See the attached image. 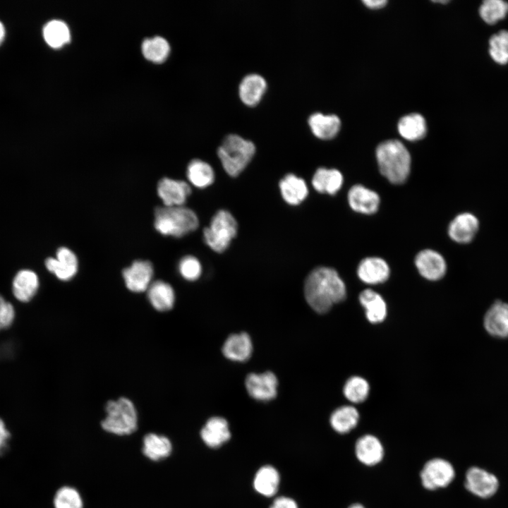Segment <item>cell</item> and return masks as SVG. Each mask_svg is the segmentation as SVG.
<instances>
[{"label":"cell","mask_w":508,"mask_h":508,"mask_svg":"<svg viewBox=\"0 0 508 508\" xmlns=\"http://www.w3.org/2000/svg\"><path fill=\"white\" fill-rule=\"evenodd\" d=\"M415 265L423 277L431 281L442 279L447 272L445 259L432 249L420 251L415 258Z\"/></svg>","instance_id":"cell-13"},{"label":"cell","mask_w":508,"mask_h":508,"mask_svg":"<svg viewBox=\"0 0 508 508\" xmlns=\"http://www.w3.org/2000/svg\"><path fill=\"white\" fill-rule=\"evenodd\" d=\"M147 291V298L155 310L167 311L174 306L175 293L169 284L157 280L151 283Z\"/></svg>","instance_id":"cell-24"},{"label":"cell","mask_w":508,"mask_h":508,"mask_svg":"<svg viewBox=\"0 0 508 508\" xmlns=\"http://www.w3.org/2000/svg\"><path fill=\"white\" fill-rule=\"evenodd\" d=\"M40 286L37 274L29 269L19 270L12 281V292L14 297L22 303L32 300Z\"/></svg>","instance_id":"cell-18"},{"label":"cell","mask_w":508,"mask_h":508,"mask_svg":"<svg viewBox=\"0 0 508 508\" xmlns=\"http://www.w3.org/2000/svg\"><path fill=\"white\" fill-rule=\"evenodd\" d=\"M279 482V476L277 471L271 466H265L256 473L253 485L260 494L271 497L277 492Z\"/></svg>","instance_id":"cell-32"},{"label":"cell","mask_w":508,"mask_h":508,"mask_svg":"<svg viewBox=\"0 0 508 508\" xmlns=\"http://www.w3.org/2000/svg\"><path fill=\"white\" fill-rule=\"evenodd\" d=\"M222 350L226 358L233 361L243 362L250 357L253 344L247 333L233 334L227 337Z\"/></svg>","instance_id":"cell-19"},{"label":"cell","mask_w":508,"mask_h":508,"mask_svg":"<svg viewBox=\"0 0 508 508\" xmlns=\"http://www.w3.org/2000/svg\"><path fill=\"white\" fill-rule=\"evenodd\" d=\"M15 318V310L11 303L0 295V330L9 327Z\"/></svg>","instance_id":"cell-40"},{"label":"cell","mask_w":508,"mask_h":508,"mask_svg":"<svg viewBox=\"0 0 508 508\" xmlns=\"http://www.w3.org/2000/svg\"><path fill=\"white\" fill-rule=\"evenodd\" d=\"M266 87V80L262 75L258 73L248 74L239 84V97L246 104L255 105L261 99Z\"/></svg>","instance_id":"cell-23"},{"label":"cell","mask_w":508,"mask_h":508,"mask_svg":"<svg viewBox=\"0 0 508 508\" xmlns=\"http://www.w3.org/2000/svg\"><path fill=\"white\" fill-rule=\"evenodd\" d=\"M186 175L190 183L199 188L210 186L214 180L212 167L208 163L198 159H193L188 164Z\"/></svg>","instance_id":"cell-29"},{"label":"cell","mask_w":508,"mask_h":508,"mask_svg":"<svg viewBox=\"0 0 508 508\" xmlns=\"http://www.w3.org/2000/svg\"><path fill=\"white\" fill-rule=\"evenodd\" d=\"M359 279L368 284H377L385 282L389 277L390 269L387 262L378 257L363 259L357 268Z\"/></svg>","instance_id":"cell-17"},{"label":"cell","mask_w":508,"mask_h":508,"mask_svg":"<svg viewBox=\"0 0 508 508\" xmlns=\"http://www.w3.org/2000/svg\"><path fill=\"white\" fill-rule=\"evenodd\" d=\"M358 419L359 414L356 408L351 406H342L332 412L329 422L336 432L344 434L356 426Z\"/></svg>","instance_id":"cell-30"},{"label":"cell","mask_w":508,"mask_h":508,"mask_svg":"<svg viewBox=\"0 0 508 508\" xmlns=\"http://www.w3.org/2000/svg\"><path fill=\"white\" fill-rule=\"evenodd\" d=\"M369 389V385L364 378L353 376L346 382L343 391L349 401L353 403H361L367 399Z\"/></svg>","instance_id":"cell-37"},{"label":"cell","mask_w":508,"mask_h":508,"mask_svg":"<svg viewBox=\"0 0 508 508\" xmlns=\"http://www.w3.org/2000/svg\"><path fill=\"white\" fill-rule=\"evenodd\" d=\"M466 488L480 498H488L497 492L499 487L497 478L492 473L479 467L468 469L465 480Z\"/></svg>","instance_id":"cell-8"},{"label":"cell","mask_w":508,"mask_h":508,"mask_svg":"<svg viewBox=\"0 0 508 508\" xmlns=\"http://www.w3.org/2000/svg\"><path fill=\"white\" fill-rule=\"evenodd\" d=\"M172 451V445L169 438L155 433L145 435L142 452L149 459L159 461L168 457Z\"/></svg>","instance_id":"cell-27"},{"label":"cell","mask_w":508,"mask_h":508,"mask_svg":"<svg viewBox=\"0 0 508 508\" xmlns=\"http://www.w3.org/2000/svg\"><path fill=\"white\" fill-rule=\"evenodd\" d=\"M342 183L343 176L335 169L320 167L315 171L312 179L313 187L320 193L334 195L339 190Z\"/></svg>","instance_id":"cell-25"},{"label":"cell","mask_w":508,"mask_h":508,"mask_svg":"<svg viewBox=\"0 0 508 508\" xmlns=\"http://www.w3.org/2000/svg\"><path fill=\"white\" fill-rule=\"evenodd\" d=\"M349 508H364V507L361 504H353L351 505Z\"/></svg>","instance_id":"cell-45"},{"label":"cell","mask_w":508,"mask_h":508,"mask_svg":"<svg viewBox=\"0 0 508 508\" xmlns=\"http://www.w3.org/2000/svg\"><path fill=\"white\" fill-rule=\"evenodd\" d=\"M190 193V186L184 181L165 177L157 184V194L166 207L183 206Z\"/></svg>","instance_id":"cell-15"},{"label":"cell","mask_w":508,"mask_h":508,"mask_svg":"<svg viewBox=\"0 0 508 508\" xmlns=\"http://www.w3.org/2000/svg\"><path fill=\"white\" fill-rule=\"evenodd\" d=\"M179 271L181 277L188 281L198 279L202 272V267L199 260L191 255L181 259L179 263Z\"/></svg>","instance_id":"cell-39"},{"label":"cell","mask_w":508,"mask_h":508,"mask_svg":"<svg viewBox=\"0 0 508 508\" xmlns=\"http://www.w3.org/2000/svg\"><path fill=\"white\" fill-rule=\"evenodd\" d=\"M358 459L367 466L378 464L383 458L384 449L380 440L371 435L360 437L355 447Z\"/></svg>","instance_id":"cell-22"},{"label":"cell","mask_w":508,"mask_h":508,"mask_svg":"<svg viewBox=\"0 0 508 508\" xmlns=\"http://www.w3.org/2000/svg\"><path fill=\"white\" fill-rule=\"evenodd\" d=\"M10 437L11 434L6 428L4 422L0 418V454L6 452Z\"/></svg>","instance_id":"cell-41"},{"label":"cell","mask_w":508,"mask_h":508,"mask_svg":"<svg viewBox=\"0 0 508 508\" xmlns=\"http://www.w3.org/2000/svg\"><path fill=\"white\" fill-rule=\"evenodd\" d=\"M255 152L253 142L237 134H229L218 147L217 155L224 171L232 177L238 176Z\"/></svg>","instance_id":"cell-4"},{"label":"cell","mask_w":508,"mask_h":508,"mask_svg":"<svg viewBox=\"0 0 508 508\" xmlns=\"http://www.w3.org/2000/svg\"><path fill=\"white\" fill-rule=\"evenodd\" d=\"M478 13L485 23L494 25L507 15L508 2L503 0H485L480 4Z\"/></svg>","instance_id":"cell-34"},{"label":"cell","mask_w":508,"mask_h":508,"mask_svg":"<svg viewBox=\"0 0 508 508\" xmlns=\"http://www.w3.org/2000/svg\"><path fill=\"white\" fill-rule=\"evenodd\" d=\"M398 131L404 138L411 141L418 140L425 135L426 123L421 114H410L399 120Z\"/></svg>","instance_id":"cell-31"},{"label":"cell","mask_w":508,"mask_h":508,"mask_svg":"<svg viewBox=\"0 0 508 508\" xmlns=\"http://www.w3.org/2000/svg\"><path fill=\"white\" fill-rule=\"evenodd\" d=\"M483 327L495 338H508V303L497 300L492 303L484 315Z\"/></svg>","instance_id":"cell-12"},{"label":"cell","mask_w":508,"mask_h":508,"mask_svg":"<svg viewBox=\"0 0 508 508\" xmlns=\"http://www.w3.org/2000/svg\"><path fill=\"white\" fill-rule=\"evenodd\" d=\"M308 124L313 134L321 139H331L339 131L340 119L334 114L324 115L314 113L308 119Z\"/></svg>","instance_id":"cell-28"},{"label":"cell","mask_w":508,"mask_h":508,"mask_svg":"<svg viewBox=\"0 0 508 508\" xmlns=\"http://www.w3.org/2000/svg\"><path fill=\"white\" fill-rule=\"evenodd\" d=\"M279 187L283 199L291 205H299L308 194L306 181L294 174H286L279 181Z\"/></svg>","instance_id":"cell-21"},{"label":"cell","mask_w":508,"mask_h":508,"mask_svg":"<svg viewBox=\"0 0 508 508\" xmlns=\"http://www.w3.org/2000/svg\"><path fill=\"white\" fill-rule=\"evenodd\" d=\"M454 476V468L449 461L436 458L424 465L421 472V480L425 488L435 490L449 485Z\"/></svg>","instance_id":"cell-7"},{"label":"cell","mask_w":508,"mask_h":508,"mask_svg":"<svg viewBox=\"0 0 508 508\" xmlns=\"http://www.w3.org/2000/svg\"><path fill=\"white\" fill-rule=\"evenodd\" d=\"M359 301L365 310V315L369 322L378 323L385 319L387 306L378 293L370 289H365L359 295Z\"/></svg>","instance_id":"cell-26"},{"label":"cell","mask_w":508,"mask_h":508,"mask_svg":"<svg viewBox=\"0 0 508 508\" xmlns=\"http://www.w3.org/2000/svg\"><path fill=\"white\" fill-rule=\"evenodd\" d=\"M155 229L162 235L182 237L198 226V218L190 208L183 206L158 207L155 210Z\"/></svg>","instance_id":"cell-3"},{"label":"cell","mask_w":508,"mask_h":508,"mask_svg":"<svg viewBox=\"0 0 508 508\" xmlns=\"http://www.w3.org/2000/svg\"><path fill=\"white\" fill-rule=\"evenodd\" d=\"M488 52L497 64H508V30H502L493 34L488 41Z\"/></svg>","instance_id":"cell-36"},{"label":"cell","mask_w":508,"mask_h":508,"mask_svg":"<svg viewBox=\"0 0 508 508\" xmlns=\"http://www.w3.org/2000/svg\"><path fill=\"white\" fill-rule=\"evenodd\" d=\"M5 36V28L2 23L0 21V44L4 40Z\"/></svg>","instance_id":"cell-44"},{"label":"cell","mask_w":508,"mask_h":508,"mask_svg":"<svg viewBox=\"0 0 508 508\" xmlns=\"http://www.w3.org/2000/svg\"><path fill=\"white\" fill-rule=\"evenodd\" d=\"M248 394L258 401H270L277 394L278 380L270 371L260 374L250 373L245 380Z\"/></svg>","instance_id":"cell-9"},{"label":"cell","mask_w":508,"mask_h":508,"mask_svg":"<svg viewBox=\"0 0 508 508\" xmlns=\"http://www.w3.org/2000/svg\"><path fill=\"white\" fill-rule=\"evenodd\" d=\"M54 508H83V502L78 491L70 486L59 488L54 497Z\"/></svg>","instance_id":"cell-38"},{"label":"cell","mask_w":508,"mask_h":508,"mask_svg":"<svg viewBox=\"0 0 508 508\" xmlns=\"http://www.w3.org/2000/svg\"><path fill=\"white\" fill-rule=\"evenodd\" d=\"M480 229L477 216L469 212L458 214L448 226V235L454 242L460 244L471 243Z\"/></svg>","instance_id":"cell-10"},{"label":"cell","mask_w":508,"mask_h":508,"mask_svg":"<svg viewBox=\"0 0 508 508\" xmlns=\"http://www.w3.org/2000/svg\"><path fill=\"white\" fill-rule=\"evenodd\" d=\"M142 51L147 59L154 62H162L168 56L170 46L164 37L155 36L144 40Z\"/></svg>","instance_id":"cell-35"},{"label":"cell","mask_w":508,"mask_h":508,"mask_svg":"<svg viewBox=\"0 0 508 508\" xmlns=\"http://www.w3.org/2000/svg\"><path fill=\"white\" fill-rule=\"evenodd\" d=\"M347 198L353 210L365 214L376 212L380 202L376 192L361 184L354 185L350 188Z\"/></svg>","instance_id":"cell-16"},{"label":"cell","mask_w":508,"mask_h":508,"mask_svg":"<svg viewBox=\"0 0 508 508\" xmlns=\"http://www.w3.org/2000/svg\"><path fill=\"white\" fill-rule=\"evenodd\" d=\"M380 171L389 182L401 184L411 170V156L404 145L397 140L381 143L376 149Z\"/></svg>","instance_id":"cell-2"},{"label":"cell","mask_w":508,"mask_h":508,"mask_svg":"<svg viewBox=\"0 0 508 508\" xmlns=\"http://www.w3.org/2000/svg\"><path fill=\"white\" fill-rule=\"evenodd\" d=\"M107 416L102 421V428L117 435H128L138 425V415L133 403L128 398L120 397L109 401L105 406Z\"/></svg>","instance_id":"cell-5"},{"label":"cell","mask_w":508,"mask_h":508,"mask_svg":"<svg viewBox=\"0 0 508 508\" xmlns=\"http://www.w3.org/2000/svg\"><path fill=\"white\" fill-rule=\"evenodd\" d=\"M346 295L345 284L333 268L317 267L306 279V300L312 309L318 313H327L334 303L344 301Z\"/></svg>","instance_id":"cell-1"},{"label":"cell","mask_w":508,"mask_h":508,"mask_svg":"<svg viewBox=\"0 0 508 508\" xmlns=\"http://www.w3.org/2000/svg\"><path fill=\"white\" fill-rule=\"evenodd\" d=\"M200 436L208 447H220L231 437L227 421L222 417L210 418L202 428Z\"/></svg>","instance_id":"cell-20"},{"label":"cell","mask_w":508,"mask_h":508,"mask_svg":"<svg viewBox=\"0 0 508 508\" xmlns=\"http://www.w3.org/2000/svg\"><path fill=\"white\" fill-rule=\"evenodd\" d=\"M153 267L147 260H135L122 272L126 287L135 293L143 292L149 288L153 277Z\"/></svg>","instance_id":"cell-14"},{"label":"cell","mask_w":508,"mask_h":508,"mask_svg":"<svg viewBox=\"0 0 508 508\" xmlns=\"http://www.w3.org/2000/svg\"><path fill=\"white\" fill-rule=\"evenodd\" d=\"M270 508H298L296 502L287 497L276 498Z\"/></svg>","instance_id":"cell-42"},{"label":"cell","mask_w":508,"mask_h":508,"mask_svg":"<svg viewBox=\"0 0 508 508\" xmlns=\"http://www.w3.org/2000/svg\"><path fill=\"white\" fill-rule=\"evenodd\" d=\"M47 270L61 281L71 279L77 273L78 261L75 254L66 247H60L56 257H49L44 262Z\"/></svg>","instance_id":"cell-11"},{"label":"cell","mask_w":508,"mask_h":508,"mask_svg":"<svg viewBox=\"0 0 508 508\" xmlns=\"http://www.w3.org/2000/svg\"><path fill=\"white\" fill-rule=\"evenodd\" d=\"M237 222L225 210H219L212 218L210 226L203 231L205 243L217 253L224 252L236 236Z\"/></svg>","instance_id":"cell-6"},{"label":"cell","mask_w":508,"mask_h":508,"mask_svg":"<svg viewBox=\"0 0 508 508\" xmlns=\"http://www.w3.org/2000/svg\"><path fill=\"white\" fill-rule=\"evenodd\" d=\"M46 42L54 48H59L69 42L71 33L66 23L61 20H52L43 28Z\"/></svg>","instance_id":"cell-33"},{"label":"cell","mask_w":508,"mask_h":508,"mask_svg":"<svg viewBox=\"0 0 508 508\" xmlns=\"http://www.w3.org/2000/svg\"><path fill=\"white\" fill-rule=\"evenodd\" d=\"M363 2L370 8H379L387 4L386 0H364Z\"/></svg>","instance_id":"cell-43"}]
</instances>
